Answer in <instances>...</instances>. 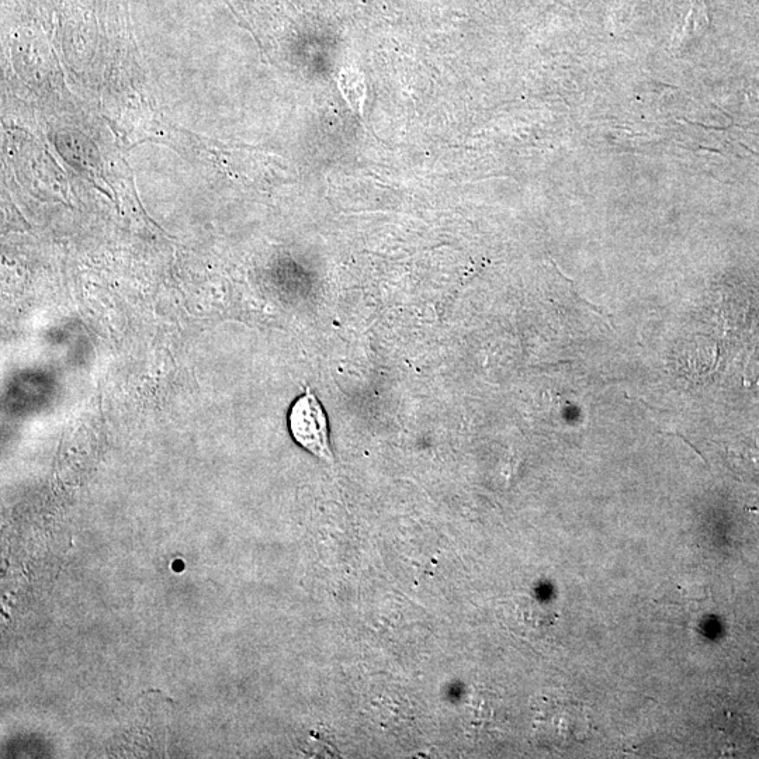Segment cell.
Wrapping results in <instances>:
<instances>
[{
    "mask_svg": "<svg viewBox=\"0 0 759 759\" xmlns=\"http://www.w3.org/2000/svg\"><path fill=\"white\" fill-rule=\"evenodd\" d=\"M289 422L291 435L298 445L313 453L318 459L332 463L334 454L329 447L327 415L310 387H307L306 393L294 402Z\"/></svg>",
    "mask_w": 759,
    "mask_h": 759,
    "instance_id": "1",
    "label": "cell"
}]
</instances>
